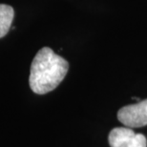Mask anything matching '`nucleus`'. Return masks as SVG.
<instances>
[{
    "mask_svg": "<svg viewBox=\"0 0 147 147\" xmlns=\"http://www.w3.org/2000/svg\"><path fill=\"white\" fill-rule=\"evenodd\" d=\"M69 70L65 58L57 55L49 47H43L37 52L31 65V89L38 95H44L55 90L61 83Z\"/></svg>",
    "mask_w": 147,
    "mask_h": 147,
    "instance_id": "nucleus-1",
    "label": "nucleus"
},
{
    "mask_svg": "<svg viewBox=\"0 0 147 147\" xmlns=\"http://www.w3.org/2000/svg\"><path fill=\"white\" fill-rule=\"evenodd\" d=\"M117 119L129 128H139L147 125V99L120 108Z\"/></svg>",
    "mask_w": 147,
    "mask_h": 147,
    "instance_id": "nucleus-2",
    "label": "nucleus"
},
{
    "mask_svg": "<svg viewBox=\"0 0 147 147\" xmlns=\"http://www.w3.org/2000/svg\"><path fill=\"white\" fill-rule=\"evenodd\" d=\"M108 142L111 147H147V140L144 135L136 134L129 127L112 129Z\"/></svg>",
    "mask_w": 147,
    "mask_h": 147,
    "instance_id": "nucleus-3",
    "label": "nucleus"
},
{
    "mask_svg": "<svg viewBox=\"0 0 147 147\" xmlns=\"http://www.w3.org/2000/svg\"><path fill=\"white\" fill-rule=\"evenodd\" d=\"M14 17V11L11 6L0 4V38L8 34Z\"/></svg>",
    "mask_w": 147,
    "mask_h": 147,
    "instance_id": "nucleus-4",
    "label": "nucleus"
}]
</instances>
